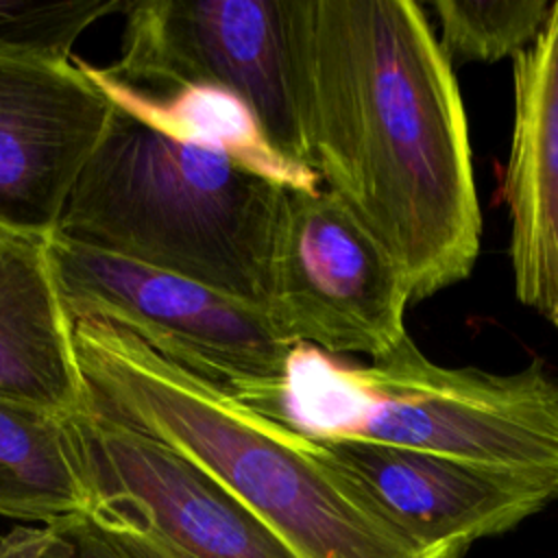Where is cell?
I'll list each match as a JSON object with an SVG mask.
<instances>
[{"instance_id":"1","label":"cell","mask_w":558,"mask_h":558,"mask_svg":"<svg viewBox=\"0 0 558 558\" xmlns=\"http://www.w3.org/2000/svg\"><path fill=\"white\" fill-rule=\"evenodd\" d=\"M303 163L403 268L412 299L477 262L482 211L451 59L414 0H290Z\"/></svg>"},{"instance_id":"2","label":"cell","mask_w":558,"mask_h":558,"mask_svg":"<svg viewBox=\"0 0 558 558\" xmlns=\"http://www.w3.org/2000/svg\"><path fill=\"white\" fill-rule=\"evenodd\" d=\"M87 412L185 456L240 499L292 558H464L427 547L327 469L303 434L94 316L72 318Z\"/></svg>"},{"instance_id":"3","label":"cell","mask_w":558,"mask_h":558,"mask_svg":"<svg viewBox=\"0 0 558 558\" xmlns=\"http://www.w3.org/2000/svg\"><path fill=\"white\" fill-rule=\"evenodd\" d=\"M286 190L116 109L54 233L266 312Z\"/></svg>"},{"instance_id":"4","label":"cell","mask_w":558,"mask_h":558,"mask_svg":"<svg viewBox=\"0 0 558 558\" xmlns=\"http://www.w3.org/2000/svg\"><path fill=\"white\" fill-rule=\"evenodd\" d=\"M312 440H362L558 475V377L442 366L408 336L366 364L294 347L277 388L248 403Z\"/></svg>"},{"instance_id":"5","label":"cell","mask_w":558,"mask_h":558,"mask_svg":"<svg viewBox=\"0 0 558 558\" xmlns=\"http://www.w3.org/2000/svg\"><path fill=\"white\" fill-rule=\"evenodd\" d=\"M50 259L70 318L122 327L244 403L264 399L283 379L294 347L262 307L54 231Z\"/></svg>"},{"instance_id":"6","label":"cell","mask_w":558,"mask_h":558,"mask_svg":"<svg viewBox=\"0 0 558 558\" xmlns=\"http://www.w3.org/2000/svg\"><path fill=\"white\" fill-rule=\"evenodd\" d=\"M120 13V54L102 68L107 76L142 92L227 89L253 111L283 157L305 166L290 0H131Z\"/></svg>"},{"instance_id":"7","label":"cell","mask_w":558,"mask_h":558,"mask_svg":"<svg viewBox=\"0 0 558 558\" xmlns=\"http://www.w3.org/2000/svg\"><path fill=\"white\" fill-rule=\"evenodd\" d=\"M412 286L327 190H286L266 314L292 347L379 360L410 333Z\"/></svg>"},{"instance_id":"8","label":"cell","mask_w":558,"mask_h":558,"mask_svg":"<svg viewBox=\"0 0 558 558\" xmlns=\"http://www.w3.org/2000/svg\"><path fill=\"white\" fill-rule=\"evenodd\" d=\"M92 506L124 558H292L220 482L168 445L83 412L72 418Z\"/></svg>"},{"instance_id":"9","label":"cell","mask_w":558,"mask_h":558,"mask_svg":"<svg viewBox=\"0 0 558 558\" xmlns=\"http://www.w3.org/2000/svg\"><path fill=\"white\" fill-rule=\"evenodd\" d=\"M113 111L72 50L0 39V220L54 231Z\"/></svg>"},{"instance_id":"10","label":"cell","mask_w":558,"mask_h":558,"mask_svg":"<svg viewBox=\"0 0 558 558\" xmlns=\"http://www.w3.org/2000/svg\"><path fill=\"white\" fill-rule=\"evenodd\" d=\"M312 440V438H310ZM316 458L414 541L469 549L558 499V475L362 440H312Z\"/></svg>"},{"instance_id":"11","label":"cell","mask_w":558,"mask_h":558,"mask_svg":"<svg viewBox=\"0 0 558 558\" xmlns=\"http://www.w3.org/2000/svg\"><path fill=\"white\" fill-rule=\"evenodd\" d=\"M514 116L499 198L514 296L558 329V0L512 59Z\"/></svg>"},{"instance_id":"12","label":"cell","mask_w":558,"mask_h":558,"mask_svg":"<svg viewBox=\"0 0 558 558\" xmlns=\"http://www.w3.org/2000/svg\"><path fill=\"white\" fill-rule=\"evenodd\" d=\"M0 392L59 412H87L50 233L0 220Z\"/></svg>"},{"instance_id":"13","label":"cell","mask_w":558,"mask_h":558,"mask_svg":"<svg viewBox=\"0 0 558 558\" xmlns=\"http://www.w3.org/2000/svg\"><path fill=\"white\" fill-rule=\"evenodd\" d=\"M89 78L111 105L177 142L229 155L244 168L290 190H318V177L283 157L262 131L253 111L231 92L211 85H187L163 96L113 81L102 68L83 61Z\"/></svg>"},{"instance_id":"14","label":"cell","mask_w":558,"mask_h":558,"mask_svg":"<svg viewBox=\"0 0 558 558\" xmlns=\"http://www.w3.org/2000/svg\"><path fill=\"white\" fill-rule=\"evenodd\" d=\"M89 506L74 421L0 392V517L48 523Z\"/></svg>"},{"instance_id":"15","label":"cell","mask_w":558,"mask_h":558,"mask_svg":"<svg viewBox=\"0 0 558 558\" xmlns=\"http://www.w3.org/2000/svg\"><path fill=\"white\" fill-rule=\"evenodd\" d=\"M440 35L438 41L449 59L501 61L514 59L543 28L549 0H432Z\"/></svg>"},{"instance_id":"16","label":"cell","mask_w":558,"mask_h":558,"mask_svg":"<svg viewBox=\"0 0 558 558\" xmlns=\"http://www.w3.org/2000/svg\"><path fill=\"white\" fill-rule=\"evenodd\" d=\"M124 0H0V39L72 50L98 20L120 13Z\"/></svg>"},{"instance_id":"17","label":"cell","mask_w":558,"mask_h":558,"mask_svg":"<svg viewBox=\"0 0 558 558\" xmlns=\"http://www.w3.org/2000/svg\"><path fill=\"white\" fill-rule=\"evenodd\" d=\"M0 558H124L83 512L48 523H17L0 536Z\"/></svg>"}]
</instances>
